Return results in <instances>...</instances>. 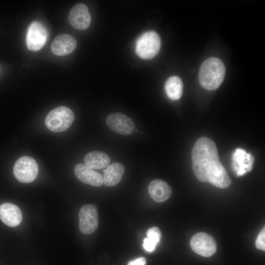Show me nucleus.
Instances as JSON below:
<instances>
[{"label": "nucleus", "instance_id": "obj_1", "mask_svg": "<svg viewBox=\"0 0 265 265\" xmlns=\"http://www.w3.org/2000/svg\"><path fill=\"white\" fill-rule=\"evenodd\" d=\"M192 169L197 179L213 186L226 188L231 180L220 162L216 145L207 137H201L195 142L191 152Z\"/></svg>", "mask_w": 265, "mask_h": 265}, {"label": "nucleus", "instance_id": "obj_2", "mask_svg": "<svg viewBox=\"0 0 265 265\" xmlns=\"http://www.w3.org/2000/svg\"><path fill=\"white\" fill-rule=\"evenodd\" d=\"M225 73V67L218 58L210 57L201 64L198 74L200 85L208 90L218 88L222 82Z\"/></svg>", "mask_w": 265, "mask_h": 265}, {"label": "nucleus", "instance_id": "obj_3", "mask_svg": "<svg viewBox=\"0 0 265 265\" xmlns=\"http://www.w3.org/2000/svg\"><path fill=\"white\" fill-rule=\"evenodd\" d=\"M74 119V114L70 108L60 106L53 109L47 114L45 122L49 130L58 132L68 129Z\"/></svg>", "mask_w": 265, "mask_h": 265}, {"label": "nucleus", "instance_id": "obj_4", "mask_svg": "<svg viewBox=\"0 0 265 265\" xmlns=\"http://www.w3.org/2000/svg\"><path fill=\"white\" fill-rule=\"evenodd\" d=\"M161 46L159 35L155 31L150 30L143 33L137 40L135 52L142 59L154 58L159 53Z\"/></svg>", "mask_w": 265, "mask_h": 265}, {"label": "nucleus", "instance_id": "obj_5", "mask_svg": "<svg viewBox=\"0 0 265 265\" xmlns=\"http://www.w3.org/2000/svg\"><path fill=\"white\" fill-rule=\"evenodd\" d=\"M38 171V165L36 160L29 156L19 158L13 167L15 178L23 183L33 182L37 177Z\"/></svg>", "mask_w": 265, "mask_h": 265}, {"label": "nucleus", "instance_id": "obj_6", "mask_svg": "<svg viewBox=\"0 0 265 265\" xmlns=\"http://www.w3.org/2000/svg\"><path fill=\"white\" fill-rule=\"evenodd\" d=\"M48 37L46 27L39 21H33L29 25L26 38L27 49L36 52L46 44Z\"/></svg>", "mask_w": 265, "mask_h": 265}, {"label": "nucleus", "instance_id": "obj_7", "mask_svg": "<svg viewBox=\"0 0 265 265\" xmlns=\"http://www.w3.org/2000/svg\"><path fill=\"white\" fill-rule=\"evenodd\" d=\"M190 246L195 253L205 257L212 256L217 249V243L214 238L204 232L195 234L190 239Z\"/></svg>", "mask_w": 265, "mask_h": 265}, {"label": "nucleus", "instance_id": "obj_8", "mask_svg": "<svg viewBox=\"0 0 265 265\" xmlns=\"http://www.w3.org/2000/svg\"><path fill=\"white\" fill-rule=\"evenodd\" d=\"M79 229L81 233L89 235L95 232L99 224L97 207L92 204L83 205L79 213Z\"/></svg>", "mask_w": 265, "mask_h": 265}, {"label": "nucleus", "instance_id": "obj_9", "mask_svg": "<svg viewBox=\"0 0 265 265\" xmlns=\"http://www.w3.org/2000/svg\"><path fill=\"white\" fill-rule=\"evenodd\" d=\"M106 123L112 131L122 135H130L135 130V125L132 120L121 112L110 114L106 118Z\"/></svg>", "mask_w": 265, "mask_h": 265}, {"label": "nucleus", "instance_id": "obj_10", "mask_svg": "<svg viewBox=\"0 0 265 265\" xmlns=\"http://www.w3.org/2000/svg\"><path fill=\"white\" fill-rule=\"evenodd\" d=\"M68 20L70 25L79 30L87 29L91 22V16L86 5L79 3L74 6L70 11Z\"/></svg>", "mask_w": 265, "mask_h": 265}, {"label": "nucleus", "instance_id": "obj_11", "mask_svg": "<svg viewBox=\"0 0 265 265\" xmlns=\"http://www.w3.org/2000/svg\"><path fill=\"white\" fill-rule=\"evenodd\" d=\"M77 44L76 39L72 35L61 34L57 36L52 43V53L57 56H63L72 53Z\"/></svg>", "mask_w": 265, "mask_h": 265}, {"label": "nucleus", "instance_id": "obj_12", "mask_svg": "<svg viewBox=\"0 0 265 265\" xmlns=\"http://www.w3.org/2000/svg\"><path fill=\"white\" fill-rule=\"evenodd\" d=\"M0 219L7 226L16 227L22 220V213L15 204L4 203L0 205Z\"/></svg>", "mask_w": 265, "mask_h": 265}, {"label": "nucleus", "instance_id": "obj_13", "mask_svg": "<svg viewBox=\"0 0 265 265\" xmlns=\"http://www.w3.org/2000/svg\"><path fill=\"white\" fill-rule=\"evenodd\" d=\"M76 177L81 182L94 186L103 184V177L99 173L82 163L77 164L74 168Z\"/></svg>", "mask_w": 265, "mask_h": 265}, {"label": "nucleus", "instance_id": "obj_14", "mask_svg": "<svg viewBox=\"0 0 265 265\" xmlns=\"http://www.w3.org/2000/svg\"><path fill=\"white\" fill-rule=\"evenodd\" d=\"M148 192L155 201L162 202L171 196L172 189L166 182L160 179H156L150 183Z\"/></svg>", "mask_w": 265, "mask_h": 265}, {"label": "nucleus", "instance_id": "obj_15", "mask_svg": "<svg viewBox=\"0 0 265 265\" xmlns=\"http://www.w3.org/2000/svg\"><path fill=\"white\" fill-rule=\"evenodd\" d=\"M234 168L237 171L238 176L244 174L246 171L252 168L254 158L241 149L238 148L233 156Z\"/></svg>", "mask_w": 265, "mask_h": 265}, {"label": "nucleus", "instance_id": "obj_16", "mask_svg": "<svg viewBox=\"0 0 265 265\" xmlns=\"http://www.w3.org/2000/svg\"><path fill=\"white\" fill-rule=\"evenodd\" d=\"M124 172L125 167L122 163L114 162L109 164L104 171L103 183L108 186H114L120 182Z\"/></svg>", "mask_w": 265, "mask_h": 265}, {"label": "nucleus", "instance_id": "obj_17", "mask_svg": "<svg viewBox=\"0 0 265 265\" xmlns=\"http://www.w3.org/2000/svg\"><path fill=\"white\" fill-rule=\"evenodd\" d=\"M110 159L107 154L101 151L87 153L84 158V165L92 169H101L107 167Z\"/></svg>", "mask_w": 265, "mask_h": 265}, {"label": "nucleus", "instance_id": "obj_18", "mask_svg": "<svg viewBox=\"0 0 265 265\" xmlns=\"http://www.w3.org/2000/svg\"><path fill=\"white\" fill-rule=\"evenodd\" d=\"M164 89L168 97L172 100H179L183 92V83L178 76L169 78L166 81Z\"/></svg>", "mask_w": 265, "mask_h": 265}, {"label": "nucleus", "instance_id": "obj_19", "mask_svg": "<svg viewBox=\"0 0 265 265\" xmlns=\"http://www.w3.org/2000/svg\"><path fill=\"white\" fill-rule=\"evenodd\" d=\"M147 238L155 243L157 245L161 238L160 229L157 227H153L149 229L146 232Z\"/></svg>", "mask_w": 265, "mask_h": 265}, {"label": "nucleus", "instance_id": "obj_20", "mask_svg": "<svg viewBox=\"0 0 265 265\" xmlns=\"http://www.w3.org/2000/svg\"><path fill=\"white\" fill-rule=\"evenodd\" d=\"M265 228L262 229L259 234L255 242V245L257 249L265 250Z\"/></svg>", "mask_w": 265, "mask_h": 265}, {"label": "nucleus", "instance_id": "obj_21", "mask_svg": "<svg viewBox=\"0 0 265 265\" xmlns=\"http://www.w3.org/2000/svg\"><path fill=\"white\" fill-rule=\"evenodd\" d=\"M142 245L146 251L152 252L155 249L156 246L157 245L147 238H146L143 239Z\"/></svg>", "mask_w": 265, "mask_h": 265}, {"label": "nucleus", "instance_id": "obj_22", "mask_svg": "<svg viewBox=\"0 0 265 265\" xmlns=\"http://www.w3.org/2000/svg\"><path fill=\"white\" fill-rule=\"evenodd\" d=\"M146 262L145 258L139 257L134 260L130 261L127 265H146Z\"/></svg>", "mask_w": 265, "mask_h": 265}, {"label": "nucleus", "instance_id": "obj_23", "mask_svg": "<svg viewBox=\"0 0 265 265\" xmlns=\"http://www.w3.org/2000/svg\"><path fill=\"white\" fill-rule=\"evenodd\" d=\"M138 131V130H136V132H137Z\"/></svg>", "mask_w": 265, "mask_h": 265}]
</instances>
